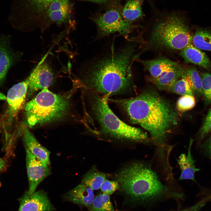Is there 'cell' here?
<instances>
[{
    "instance_id": "cell-1",
    "label": "cell",
    "mask_w": 211,
    "mask_h": 211,
    "mask_svg": "<svg viewBox=\"0 0 211 211\" xmlns=\"http://www.w3.org/2000/svg\"><path fill=\"white\" fill-rule=\"evenodd\" d=\"M170 153L157 149L149 160L132 162L117 176V181L125 193L136 199H150L169 194L176 184L169 162Z\"/></svg>"
},
{
    "instance_id": "cell-2",
    "label": "cell",
    "mask_w": 211,
    "mask_h": 211,
    "mask_svg": "<svg viewBox=\"0 0 211 211\" xmlns=\"http://www.w3.org/2000/svg\"><path fill=\"white\" fill-rule=\"evenodd\" d=\"M108 100L120 106L132 123L147 131L157 147L167 145L169 135L180 120L171 104L154 91H144L128 99Z\"/></svg>"
},
{
    "instance_id": "cell-3",
    "label": "cell",
    "mask_w": 211,
    "mask_h": 211,
    "mask_svg": "<svg viewBox=\"0 0 211 211\" xmlns=\"http://www.w3.org/2000/svg\"><path fill=\"white\" fill-rule=\"evenodd\" d=\"M134 53L131 46L115 51L113 44L108 55L83 70L78 79L79 86L108 98L126 93L132 86L131 66L136 58Z\"/></svg>"
},
{
    "instance_id": "cell-4",
    "label": "cell",
    "mask_w": 211,
    "mask_h": 211,
    "mask_svg": "<svg viewBox=\"0 0 211 211\" xmlns=\"http://www.w3.org/2000/svg\"><path fill=\"white\" fill-rule=\"evenodd\" d=\"M87 108L85 107V126L96 125L97 135L113 139L144 144L152 143L147 133L131 126L120 120L109 108L108 98L87 89H84Z\"/></svg>"
},
{
    "instance_id": "cell-5",
    "label": "cell",
    "mask_w": 211,
    "mask_h": 211,
    "mask_svg": "<svg viewBox=\"0 0 211 211\" xmlns=\"http://www.w3.org/2000/svg\"><path fill=\"white\" fill-rule=\"evenodd\" d=\"M154 10L157 19L150 37L152 45L161 50L178 51L191 44L193 36L182 12Z\"/></svg>"
},
{
    "instance_id": "cell-6",
    "label": "cell",
    "mask_w": 211,
    "mask_h": 211,
    "mask_svg": "<svg viewBox=\"0 0 211 211\" xmlns=\"http://www.w3.org/2000/svg\"><path fill=\"white\" fill-rule=\"evenodd\" d=\"M69 107V101L61 95L44 89L26 105V118L30 127L59 121L65 117Z\"/></svg>"
},
{
    "instance_id": "cell-7",
    "label": "cell",
    "mask_w": 211,
    "mask_h": 211,
    "mask_svg": "<svg viewBox=\"0 0 211 211\" xmlns=\"http://www.w3.org/2000/svg\"><path fill=\"white\" fill-rule=\"evenodd\" d=\"M93 20L97 26L99 38L117 32L126 38L136 26L125 19L122 14L114 8L110 9Z\"/></svg>"
},
{
    "instance_id": "cell-8",
    "label": "cell",
    "mask_w": 211,
    "mask_h": 211,
    "mask_svg": "<svg viewBox=\"0 0 211 211\" xmlns=\"http://www.w3.org/2000/svg\"><path fill=\"white\" fill-rule=\"evenodd\" d=\"M26 162L29 188L28 193L35 192L38 185L51 173L49 166L32 154L26 147Z\"/></svg>"
},
{
    "instance_id": "cell-9",
    "label": "cell",
    "mask_w": 211,
    "mask_h": 211,
    "mask_svg": "<svg viewBox=\"0 0 211 211\" xmlns=\"http://www.w3.org/2000/svg\"><path fill=\"white\" fill-rule=\"evenodd\" d=\"M28 78V97L39 89L48 88L53 82L54 75L49 64L42 59L33 69Z\"/></svg>"
},
{
    "instance_id": "cell-10",
    "label": "cell",
    "mask_w": 211,
    "mask_h": 211,
    "mask_svg": "<svg viewBox=\"0 0 211 211\" xmlns=\"http://www.w3.org/2000/svg\"><path fill=\"white\" fill-rule=\"evenodd\" d=\"M18 211H54L55 208L43 190L29 194L26 191L18 199Z\"/></svg>"
},
{
    "instance_id": "cell-11",
    "label": "cell",
    "mask_w": 211,
    "mask_h": 211,
    "mask_svg": "<svg viewBox=\"0 0 211 211\" xmlns=\"http://www.w3.org/2000/svg\"><path fill=\"white\" fill-rule=\"evenodd\" d=\"M28 85V77L23 81L14 85L8 91L7 99L8 109L6 114L8 123L13 120L23 105L27 93Z\"/></svg>"
},
{
    "instance_id": "cell-12",
    "label": "cell",
    "mask_w": 211,
    "mask_h": 211,
    "mask_svg": "<svg viewBox=\"0 0 211 211\" xmlns=\"http://www.w3.org/2000/svg\"><path fill=\"white\" fill-rule=\"evenodd\" d=\"M70 6L69 0H55L51 3L43 15L44 20L42 30L51 24L61 25L69 19Z\"/></svg>"
},
{
    "instance_id": "cell-13",
    "label": "cell",
    "mask_w": 211,
    "mask_h": 211,
    "mask_svg": "<svg viewBox=\"0 0 211 211\" xmlns=\"http://www.w3.org/2000/svg\"><path fill=\"white\" fill-rule=\"evenodd\" d=\"M21 56L11 49L9 40L5 36L0 37V84L4 81L10 68Z\"/></svg>"
},
{
    "instance_id": "cell-14",
    "label": "cell",
    "mask_w": 211,
    "mask_h": 211,
    "mask_svg": "<svg viewBox=\"0 0 211 211\" xmlns=\"http://www.w3.org/2000/svg\"><path fill=\"white\" fill-rule=\"evenodd\" d=\"M63 197L65 201L88 208L91 205L95 197L93 190L81 183L64 194Z\"/></svg>"
},
{
    "instance_id": "cell-15",
    "label": "cell",
    "mask_w": 211,
    "mask_h": 211,
    "mask_svg": "<svg viewBox=\"0 0 211 211\" xmlns=\"http://www.w3.org/2000/svg\"><path fill=\"white\" fill-rule=\"evenodd\" d=\"M193 142L192 138L190 139L188 148V154H181L176 160L181 170V174L179 180H190L195 181L194 175L195 173L200 170L196 168L195 161L191 153V147Z\"/></svg>"
},
{
    "instance_id": "cell-16",
    "label": "cell",
    "mask_w": 211,
    "mask_h": 211,
    "mask_svg": "<svg viewBox=\"0 0 211 211\" xmlns=\"http://www.w3.org/2000/svg\"><path fill=\"white\" fill-rule=\"evenodd\" d=\"M23 141L25 147L32 154L50 166V152L40 144L33 135L27 128L24 131Z\"/></svg>"
},
{
    "instance_id": "cell-17",
    "label": "cell",
    "mask_w": 211,
    "mask_h": 211,
    "mask_svg": "<svg viewBox=\"0 0 211 211\" xmlns=\"http://www.w3.org/2000/svg\"><path fill=\"white\" fill-rule=\"evenodd\" d=\"M180 54L186 62L193 63L207 69L211 67V63L207 55L191 44L181 50Z\"/></svg>"
},
{
    "instance_id": "cell-18",
    "label": "cell",
    "mask_w": 211,
    "mask_h": 211,
    "mask_svg": "<svg viewBox=\"0 0 211 211\" xmlns=\"http://www.w3.org/2000/svg\"><path fill=\"white\" fill-rule=\"evenodd\" d=\"M185 70L183 67L178 64L172 69L164 72L157 77L151 79L159 89L169 90L181 78Z\"/></svg>"
},
{
    "instance_id": "cell-19",
    "label": "cell",
    "mask_w": 211,
    "mask_h": 211,
    "mask_svg": "<svg viewBox=\"0 0 211 211\" xmlns=\"http://www.w3.org/2000/svg\"><path fill=\"white\" fill-rule=\"evenodd\" d=\"M144 68L150 73L152 78H155L164 72L173 69L178 64L169 59L159 58L142 60Z\"/></svg>"
},
{
    "instance_id": "cell-20",
    "label": "cell",
    "mask_w": 211,
    "mask_h": 211,
    "mask_svg": "<svg viewBox=\"0 0 211 211\" xmlns=\"http://www.w3.org/2000/svg\"><path fill=\"white\" fill-rule=\"evenodd\" d=\"M145 0H127L122 13L124 18L133 23L143 18L144 14L142 6Z\"/></svg>"
},
{
    "instance_id": "cell-21",
    "label": "cell",
    "mask_w": 211,
    "mask_h": 211,
    "mask_svg": "<svg viewBox=\"0 0 211 211\" xmlns=\"http://www.w3.org/2000/svg\"><path fill=\"white\" fill-rule=\"evenodd\" d=\"M107 175L99 171L96 167L93 166L84 176L82 183L90 187L92 190L99 189L103 182L106 179Z\"/></svg>"
},
{
    "instance_id": "cell-22",
    "label": "cell",
    "mask_w": 211,
    "mask_h": 211,
    "mask_svg": "<svg viewBox=\"0 0 211 211\" xmlns=\"http://www.w3.org/2000/svg\"><path fill=\"white\" fill-rule=\"evenodd\" d=\"M88 211H115L109 195L101 193L95 197Z\"/></svg>"
},
{
    "instance_id": "cell-23",
    "label": "cell",
    "mask_w": 211,
    "mask_h": 211,
    "mask_svg": "<svg viewBox=\"0 0 211 211\" xmlns=\"http://www.w3.org/2000/svg\"><path fill=\"white\" fill-rule=\"evenodd\" d=\"M192 42L197 48L211 52V32L206 30H198L193 36Z\"/></svg>"
},
{
    "instance_id": "cell-24",
    "label": "cell",
    "mask_w": 211,
    "mask_h": 211,
    "mask_svg": "<svg viewBox=\"0 0 211 211\" xmlns=\"http://www.w3.org/2000/svg\"><path fill=\"white\" fill-rule=\"evenodd\" d=\"M182 76L188 81L193 92H202V80L197 70L191 68L185 70Z\"/></svg>"
},
{
    "instance_id": "cell-25",
    "label": "cell",
    "mask_w": 211,
    "mask_h": 211,
    "mask_svg": "<svg viewBox=\"0 0 211 211\" xmlns=\"http://www.w3.org/2000/svg\"><path fill=\"white\" fill-rule=\"evenodd\" d=\"M170 91L181 95L193 96V91L186 79L182 76L169 90Z\"/></svg>"
},
{
    "instance_id": "cell-26",
    "label": "cell",
    "mask_w": 211,
    "mask_h": 211,
    "mask_svg": "<svg viewBox=\"0 0 211 211\" xmlns=\"http://www.w3.org/2000/svg\"><path fill=\"white\" fill-rule=\"evenodd\" d=\"M55 0H29L32 12L36 17L43 16L50 4Z\"/></svg>"
},
{
    "instance_id": "cell-27",
    "label": "cell",
    "mask_w": 211,
    "mask_h": 211,
    "mask_svg": "<svg viewBox=\"0 0 211 211\" xmlns=\"http://www.w3.org/2000/svg\"><path fill=\"white\" fill-rule=\"evenodd\" d=\"M195 104V99L193 96L185 95L178 99L176 107L178 110L184 112L193 108Z\"/></svg>"
},
{
    "instance_id": "cell-28",
    "label": "cell",
    "mask_w": 211,
    "mask_h": 211,
    "mask_svg": "<svg viewBox=\"0 0 211 211\" xmlns=\"http://www.w3.org/2000/svg\"><path fill=\"white\" fill-rule=\"evenodd\" d=\"M202 80V93L207 99L211 101V74H204Z\"/></svg>"
},
{
    "instance_id": "cell-29",
    "label": "cell",
    "mask_w": 211,
    "mask_h": 211,
    "mask_svg": "<svg viewBox=\"0 0 211 211\" xmlns=\"http://www.w3.org/2000/svg\"><path fill=\"white\" fill-rule=\"evenodd\" d=\"M119 188V184L117 181L106 179L101 185L100 188L103 193L110 195L113 194Z\"/></svg>"
},
{
    "instance_id": "cell-30",
    "label": "cell",
    "mask_w": 211,
    "mask_h": 211,
    "mask_svg": "<svg viewBox=\"0 0 211 211\" xmlns=\"http://www.w3.org/2000/svg\"><path fill=\"white\" fill-rule=\"evenodd\" d=\"M211 199V195L204 198L194 205L180 211H199Z\"/></svg>"
},
{
    "instance_id": "cell-31",
    "label": "cell",
    "mask_w": 211,
    "mask_h": 211,
    "mask_svg": "<svg viewBox=\"0 0 211 211\" xmlns=\"http://www.w3.org/2000/svg\"><path fill=\"white\" fill-rule=\"evenodd\" d=\"M209 132H211V122L206 126H203L201 130V137Z\"/></svg>"
},
{
    "instance_id": "cell-32",
    "label": "cell",
    "mask_w": 211,
    "mask_h": 211,
    "mask_svg": "<svg viewBox=\"0 0 211 211\" xmlns=\"http://www.w3.org/2000/svg\"><path fill=\"white\" fill-rule=\"evenodd\" d=\"M211 122V110L208 112L203 126H205Z\"/></svg>"
},
{
    "instance_id": "cell-33",
    "label": "cell",
    "mask_w": 211,
    "mask_h": 211,
    "mask_svg": "<svg viewBox=\"0 0 211 211\" xmlns=\"http://www.w3.org/2000/svg\"><path fill=\"white\" fill-rule=\"evenodd\" d=\"M5 161L3 159L0 158V172L5 168Z\"/></svg>"
},
{
    "instance_id": "cell-34",
    "label": "cell",
    "mask_w": 211,
    "mask_h": 211,
    "mask_svg": "<svg viewBox=\"0 0 211 211\" xmlns=\"http://www.w3.org/2000/svg\"><path fill=\"white\" fill-rule=\"evenodd\" d=\"M100 3H104L107 2L108 0H86Z\"/></svg>"
},
{
    "instance_id": "cell-35",
    "label": "cell",
    "mask_w": 211,
    "mask_h": 211,
    "mask_svg": "<svg viewBox=\"0 0 211 211\" xmlns=\"http://www.w3.org/2000/svg\"><path fill=\"white\" fill-rule=\"evenodd\" d=\"M208 148L209 153L211 156V139L209 142L208 145Z\"/></svg>"
},
{
    "instance_id": "cell-36",
    "label": "cell",
    "mask_w": 211,
    "mask_h": 211,
    "mask_svg": "<svg viewBox=\"0 0 211 211\" xmlns=\"http://www.w3.org/2000/svg\"><path fill=\"white\" fill-rule=\"evenodd\" d=\"M1 186V183H0V187Z\"/></svg>"
},
{
    "instance_id": "cell-37",
    "label": "cell",
    "mask_w": 211,
    "mask_h": 211,
    "mask_svg": "<svg viewBox=\"0 0 211 211\" xmlns=\"http://www.w3.org/2000/svg\"></svg>"
}]
</instances>
